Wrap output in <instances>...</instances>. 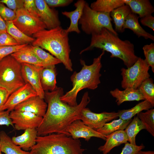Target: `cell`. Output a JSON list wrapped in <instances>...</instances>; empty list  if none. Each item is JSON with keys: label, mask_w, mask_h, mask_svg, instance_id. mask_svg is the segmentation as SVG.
<instances>
[{"label": "cell", "mask_w": 154, "mask_h": 154, "mask_svg": "<svg viewBox=\"0 0 154 154\" xmlns=\"http://www.w3.org/2000/svg\"><path fill=\"white\" fill-rule=\"evenodd\" d=\"M57 72L55 67H44L40 72V81L42 88L45 92H52L57 88Z\"/></svg>", "instance_id": "cb8c5ba5"}, {"label": "cell", "mask_w": 154, "mask_h": 154, "mask_svg": "<svg viewBox=\"0 0 154 154\" xmlns=\"http://www.w3.org/2000/svg\"><path fill=\"white\" fill-rule=\"evenodd\" d=\"M135 154H154V152L151 151H143L140 150L137 152Z\"/></svg>", "instance_id": "7dc6e473"}, {"label": "cell", "mask_w": 154, "mask_h": 154, "mask_svg": "<svg viewBox=\"0 0 154 154\" xmlns=\"http://www.w3.org/2000/svg\"><path fill=\"white\" fill-rule=\"evenodd\" d=\"M110 94L115 98L116 102L118 106L125 102L145 100L138 89L127 88L121 90L116 88L110 91Z\"/></svg>", "instance_id": "ac0fdd59"}, {"label": "cell", "mask_w": 154, "mask_h": 154, "mask_svg": "<svg viewBox=\"0 0 154 154\" xmlns=\"http://www.w3.org/2000/svg\"><path fill=\"white\" fill-rule=\"evenodd\" d=\"M24 8L32 15L40 19L35 0H24Z\"/></svg>", "instance_id": "f35d334b"}, {"label": "cell", "mask_w": 154, "mask_h": 154, "mask_svg": "<svg viewBox=\"0 0 154 154\" xmlns=\"http://www.w3.org/2000/svg\"><path fill=\"white\" fill-rule=\"evenodd\" d=\"M37 135L36 128H28L21 135L13 136L11 138L13 142L19 145L24 151H27L36 143Z\"/></svg>", "instance_id": "d6986e66"}, {"label": "cell", "mask_w": 154, "mask_h": 154, "mask_svg": "<svg viewBox=\"0 0 154 154\" xmlns=\"http://www.w3.org/2000/svg\"><path fill=\"white\" fill-rule=\"evenodd\" d=\"M137 116L144 125L145 129L154 136V109L151 108L145 112H141Z\"/></svg>", "instance_id": "836d02e7"}, {"label": "cell", "mask_w": 154, "mask_h": 154, "mask_svg": "<svg viewBox=\"0 0 154 154\" xmlns=\"http://www.w3.org/2000/svg\"><path fill=\"white\" fill-rule=\"evenodd\" d=\"M143 129H145L144 125L137 116L135 117L124 130L129 143L136 145V137L138 133Z\"/></svg>", "instance_id": "1f68e13d"}, {"label": "cell", "mask_w": 154, "mask_h": 154, "mask_svg": "<svg viewBox=\"0 0 154 154\" xmlns=\"http://www.w3.org/2000/svg\"><path fill=\"white\" fill-rule=\"evenodd\" d=\"M125 4L129 6L132 13L141 18L154 12V7L149 0H128Z\"/></svg>", "instance_id": "603a6c76"}, {"label": "cell", "mask_w": 154, "mask_h": 154, "mask_svg": "<svg viewBox=\"0 0 154 154\" xmlns=\"http://www.w3.org/2000/svg\"><path fill=\"white\" fill-rule=\"evenodd\" d=\"M138 89L145 100L149 102L153 107L154 106V84L153 79L149 78L145 80Z\"/></svg>", "instance_id": "d6a6232c"}, {"label": "cell", "mask_w": 154, "mask_h": 154, "mask_svg": "<svg viewBox=\"0 0 154 154\" xmlns=\"http://www.w3.org/2000/svg\"><path fill=\"white\" fill-rule=\"evenodd\" d=\"M28 44L0 46V61L7 56L19 51Z\"/></svg>", "instance_id": "d590c367"}, {"label": "cell", "mask_w": 154, "mask_h": 154, "mask_svg": "<svg viewBox=\"0 0 154 154\" xmlns=\"http://www.w3.org/2000/svg\"><path fill=\"white\" fill-rule=\"evenodd\" d=\"M149 69L145 59L139 57L130 67L121 69V87L124 89L127 88L138 89L144 80L150 78Z\"/></svg>", "instance_id": "ba28073f"}, {"label": "cell", "mask_w": 154, "mask_h": 154, "mask_svg": "<svg viewBox=\"0 0 154 154\" xmlns=\"http://www.w3.org/2000/svg\"><path fill=\"white\" fill-rule=\"evenodd\" d=\"M142 49L145 58V60L154 73V43H152L145 45Z\"/></svg>", "instance_id": "e575fe53"}, {"label": "cell", "mask_w": 154, "mask_h": 154, "mask_svg": "<svg viewBox=\"0 0 154 154\" xmlns=\"http://www.w3.org/2000/svg\"><path fill=\"white\" fill-rule=\"evenodd\" d=\"M0 16L5 21H13L15 18L16 12L0 3Z\"/></svg>", "instance_id": "8d00e7d4"}, {"label": "cell", "mask_w": 154, "mask_h": 154, "mask_svg": "<svg viewBox=\"0 0 154 154\" xmlns=\"http://www.w3.org/2000/svg\"><path fill=\"white\" fill-rule=\"evenodd\" d=\"M110 13L95 11L86 2L78 24L82 31L87 35L98 33L105 28L118 35L113 27Z\"/></svg>", "instance_id": "8992f818"}, {"label": "cell", "mask_w": 154, "mask_h": 154, "mask_svg": "<svg viewBox=\"0 0 154 154\" xmlns=\"http://www.w3.org/2000/svg\"><path fill=\"white\" fill-rule=\"evenodd\" d=\"M131 13L129 6L125 4L114 9L110 13V17L115 24V30L116 32L122 33L125 31L123 29L124 22Z\"/></svg>", "instance_id": "d4e9b609"}, {"label": "cell", "mask_w": 154, "mask_h": 154, "mask_svg": "<svg viewBox=\"0 0 154 154\" xmlns=\"http://www.w3.org/2000/svg\"><path fill=\"white\" fill-rule=\"evenodd\" d=\"M35 1L40 18L45 24L47 29L60 26L61 22L57 11L51 8L44 0H35Z\"/></svg>", "instance_id": "9a60e30c"}, {"label": "cell", "mask_w": 154, "mask_h": 154, "mask_svg": "<svg viewBox=\"0 0 154 154\" xmlns=\"http://www.w3.org/2000/svg\"><path fill=\"white\" fill-rule=\"evenodd\" d=\"M28 45L11 55L21 64L25 63L40 67H47L46 64L29 49Z\"/></svg>", "instance_id": "7402d4cb"}, {"label": "cell", "mask_w": 154, "mask_h": 154, "mask_svg": "<svg viewBox=\"0 0 154 154\" xmlns=\"http://www.w3.org/2000/svg\"><path fill=\"white\" fill-rule=\"evenodd\" d=\"M9 116L14 127L17 130H25L28 128H37L40 124L42 117L26 111L13 110Z\"/></svg>", "instance_id": "8fae6325"}, {"label": "cell", "mask_w": 154, "mask_h": 154, "mask_svg": "<svg viewBox=\"0 0 154 154\" xmlns=\"http://www.w3.org/2000/svg\"><path fill=\"white\" fill-rule=\"evenodd\" d=\"M118 117V112H104L97 113L92 112L89 108L86 107L82 111L81 120L85 125L96 130L105 123Z\"/></svg>", "instance_id": "30bf717a"}, {"label": "cell", "mask_w": 154, "mask_h": 154, "mask_svg": "<svg viewBox=\"0 0 154 154\" xmlns=\"http://www.w3.org/2000/svg\"><path fill=\"white\" fill-rule=\"evenodd\" d=\"M1 152V151H0V154H2Z\"/></svg>", "instance_id": "c3c4849f"}, {"label": "cell", "mask_w": 154, "mask_h": 154, "mask_svg": "<svg viewBox=\"0 0 154 154\" xmlns=\"http://www.w3.org/2000/svg\"><path fill=\"white\" fill-rule=\"evenodd\" d=\"M0 3L6 4L8 8L15 11L24 8V0H0Z\"/></svg>", "instance_id": "60d3db41"}, {"label": "cell", "mask_w": 154, "mask_h": 154, "mask_svg": "<svg viewBox=\"0 0 154 154\" xmlns=\"http://www.w3.org/2000/svg\"><path fill=\"white\" fill-rule=\"evenodd\" d=\"M96 48L110 52L111 58L121 60L127 68L132 66L139 57L135 53L133 44L128 40H123L105 28L91 35L89 45L80 53Z\"/></svg>", "instance_id": "7a4b0ae2"}, {"label": "cell", "mask_w": 154, "mask_h": 154, "mask_svg": "<svg viewBox=\"0 0 154 154\" xmlns=\"http://www.w3.org/2000/svg\"><path fill=\"white\" fill-rule=\"evenodd\" d=\"M10 112L7 110L0 111V125L9 126L11 125L14 127L12 120L9 116Z\"/></svg>", "instance_id": "b9f144b4"}, {"label": "cell", "mask_w": 154, "mask_h": 154, "mask_svg": "<svg viewBox=\"0 0 154 154\" xmlns=\"http://www.w3.org/2000/svg\"><path fill=\"white\" fill-rule=\"evenodd\" d=\"M144 147L145 146L142 144L140 145H135L127 142L125 143L124 146L119 154H135Z\"/></svg>", "instance_id": "ab89813d"}, {"label": "cell", "mask_w": 154, "mask_h": 154, "mask_svg": "<svg viewBox=\"0 0 154 154\" xmlns=\"http://www.w3.org/2000/svg\"><path fill=\"white\" fill-rule=\"evenodd\" d=\"M6 32V21L0 16V34Z\"/></svg>", "instance_id": "bcb514c9"}, {"label": "cell", "mask_w": 154, "mask_h": 154, "mask_svg": "<svg viewBox=\"0 0 154 154\" xmlns=\"http://www.w3.org/2000/svg\"><path fill=\"white\" fill-rule=\"evenodd\" d=\"M37 96V93L32 87L26 83L11 94L0 111L13 110L18 105L32 97Z\"/></svg>", "instance_id": "4fadbf2b"}, {"label": "cell", "mask_w": 154, "mask_h": 154, "mask_svg": "<svg viewBox=\"0 0 154 154\" xmlns=\"http://www.w3.org/2000/svg\"><path fill=\"white\" fill-rule=\"evenodd\" d=\"M0 146H1V144H0Z\"/></svg>", "instance_id": "681fc988"}, {"label": "cell", "mask_w": 154, "mask_h": 154, "mask_svg": "<svg viewBox=\"0 0 154 154\" xmlns=\"http://www.w3.org/2000/svg\"><path fill=\"white\" fill-rule=\"evenodd\" d=\"M10 95L5 88L0 86V110Z\"/></svg>", "instance_id": "f6af8a7d"}, {"label": "cell", "mask_w": 154, "mask_h": 154, "mask_svg": "<svg viewBox=\"0 0 154 154\" xmlns=\"http://www.w3.org/2000/svg\"><path fill=\"white\" fill-rule=\"evenodd\" d=\"M25 84L21 63L11 55L0 61V86L6 89L11 94Z\"/></svg>", "instance_id": "52a82bcc"}, {"label": "cell", "mask_w": 154, "mask_h": 154, "mask_svg": "<svg viewBox=\"0 0 154 154\" xmlns=\"http://www.w3.org/2000/svg\"><path fill=\"white\" fill-rule=\"evenodd\" d=\"M19 45L13 38L7 32L0 34V46H14Z\"/></svg>", "instance_id": "74e56055"}, {"label": "cell", "mask_w": 154, "mask_h": 154, "mask_svg": "<svg viewBox=\"0 0 154 154\" xmlns=\"http://www.w3.org/2000/svg\"><path fill=\"white\" fill-rule=\"evenodd\" d=\"M79 139H74L65 134L53 133L37 136L36 143L29 154H83Z\"/></svg>", "instance_id": "5b68a950"}, {"label": "cell", "mask_w": 154, "mask_h": 154, "mask_svg": "<svg viewBox=\"0 0 154 154\" xmlns=\"http://www.w3.org/2000/svg\"><path fill=\"white\" fill-rule=\"evenodd\" d=\"M63 93L61 87H57L52 92H45L44 99L48 104L47 107L40 124L36 128L38 136L53 133H62L70 136L67 131L68 127L74 121L81 119L82 110L90 101L88 93H84L80 103L75 106L61 101L60 98Z\"/></svg>", "instance_id": "6da1fadb"}, {"label": "cell", "mask_w": 154, "mask_h": 154, "mask_svg": "<svg viewBox=\"0 0 154 154\" xmlns=\"http://www.w3.org/2000/svg\"><path fill=\"white\" fill-rule=\"evenodd\" d=\"M138 16L131 12L129 14L124 22L123 29L131 30L138 37H142L146 39H150L154 41V36L145 30L139 22Z\"/></svg>", "instance_id": "44dd1931"}, {"label": "cell", "mask_w": 154, "mask_h": 154, "mask_svg": "<svg viewBox=\"0 0 154 154\" xmlns=\"http://www.w3.org/2000/svg\"><path fill=\"white\" fill-rule=\"evenodd\" d=\"M6 32L10 35L19 45L32 43L35 38L24 34L17 28L12 21H6Z\"/></svg>", "instance_id": "f1b7e54d"}, {"label": "cell", "mask_w": 154, "mask_h": 154, "mask_svg": "<svg viewBox=\"0 0 154 154\" xmlns=\"http://www.w3.org/2000/svg\"><path fill=\"white\" fill-rule=\"evenodd\" d=\"M104 144L98 149L103 154H107L114 147L127 142L128 139L124 130H119L106 136Z\"/></svg>", "instance_id": "ffe728a7"}, {"label": "cell", "mask_w": 154, "mask_h": 154, "mask_svg": "<svg viewBox=\"0 0 154 154\" xmlns=\"http://www.w3.org/2000/svg\"><path fill=\"white\" fill-rule=\"evenodd\" d=\"M29 49L33 52L47 67H55V65L61 63L59 60L41 48L32 45H28Z\"/></svg>", "instance_id": "f546056e"}, {"label": "cell", "mask_w": 154, "mask_h": 154, "mask_svg": "<svg viewBox=\"0 0 154 154\" xmlns=\"http://www.w3.org/2000/svg\"><path fill=\"white\" fill-rule=\"evenodd\" d=\"M21 64L22 75L25 83L30 84L37 96L44 99L45 92L42 88L40 78L41 71L44 67L25 63Z\"/></svg>", "instance_id": "7c38bea8"}, {"label": "cell", "mask_w": 154, "mask_h": 154, "mask_svg": "<svg viewBox=\"0 0 154 154\" xmlns=\"http://www.w3.org/2000/svg\"><path fill=\"white\" fill-rule=\"evenodd\" d=\"M67 131L70 136L75 139L83 138L86 141H88L93 137L105 140L106 139V136L85 125L81 119L73 122L68 127Z\"/></svg>", "instance_id": "5bb4252c"}, {"label": "cell", "mask_w": 154, "mask_h": 154, "mask_svg": "<svg viewBox=\"0 0 154 154\" xmlns=\"http://www.w3.org/2000/svg\"><path fill=\"white\" fill-rule=\"evenodd\" d=\"M0 151L5 154H29L13 143L11 138L4 131L0 132Z\"/></svg>", "instance_id": "4316f807"}, {"label": "cell", "mask_w": 154, "mask_h": 154, "mask_svg": "<svg viewBox=\"0 0 154 154\" xmlns=\"http://www.w3.org/2000/svg\"><path fill=\"white\" fill-rule=\"evenodd\" d=\"M68 34L66 29L61 26L51 29H44L32 36L35 40L32 45L47 50L59 60L66 69L72 71Z\"/></svg>", "instance_id": "3957f363"}, {"label": "cell", "mask_w": 154, "mask_h": 154, "mask_svg": "<svg viewBox=\"0 0 154 154\" xmlns=\"http://www.w3.org/2000/svg\"><path fill=\"white\" fill-rule=\"evenodd\" d=\"M128 0H97L91 4L92 9L100 12L110 13L113 10L125 4Z\"/></svg>", "instance_id": "484cf974"}, {"label": "cell", "mask_w": 154, "mask_h": 154, "mask_svg": "<svg viewBox=\"0 0 154 154\" xmlns=\"http://www.w3.org/2000/svg\"><path fill=\"white\" fill-rule=\"evenodd\" d=\"M140 21L142 25L154 31V17L151 15L141 18Z\"/></svg>", "instance_id": "ee69618b"}, {"label": "cell", "mask_w": 154, "mask_h": 154, "mask_svg": "<svg viewBox=\"0 0 154 154\" xmlns=\"http://www.w3.org/2000/svg\"><path fill=\"white\" fill-rule=\"evenodd\" d=\"M15 12L16 17L12 21L17 28L26 35L31 37L46 29L45 24L40 19L32 15L24 8Z\"/></svg>", "instance_id": "9c48e42d"}, {"label": "cell", "mask_w": 154, "mask_h": 154, "mask_svg": "<svg viewBox=\"0 0 154 154\" xmlns=\"http://www.w3.org/2000/svg\"><path fill=\"white\" fill-rule=\"evenodd\" d=\"M50 7H64L68 5L73 1V0H44Z\"/></svg>", "instance_id": "7bdbcfd3"}, {"label": "cell", "mask_w": 154, "mask_h": 154, "mask_svg": "<svg viewBox=\"0 0 154 154\" xmlns=\"http://www.w3.org/2000/svg\"><path fill=\"white\" fill-rule=\"evenodd\" d=\"M47 107V104L44 99L37 96L31 97L18 105L14 110L30 112L43 117Z\"/></svg>", "instance_id": "2e32d148"}, {"label": "cell", "mask_w": 154, "mask_h": 154, "mask_svg": "<svg viewBox=\"0 0 154 154\" xmlns=\"http://www.w3.org/2000/svg\"><path fill=\"white\" fill-rule=\"evenodd\" d=\"M105 52L102 50L100 55L93 59L92 63L90 65L86 64L84 60H80L82 68L79 72H74L71 76L72 87L60 97L61 101L71 106H76L78 104L76 99L80 91L86 88L94 90L98 87L101 82V59Z\"/></svg>", "instance_id": "277c9868"}, {"label": "cell", "mask_w": 154, "mask_h": 154, "mask_svg": "<svg viewBox=\"0 0 154 154\" xmlns=\"http://www.w3.org/2000/svg\"><path fill=\"white\" fill-rule=\"evenodd\" d=\"M153 108L151 104L144 100L129 109L123 110L118 111L119 118L124 120L131 119L135 115L143 110H147Z\"/></svg>", "instance_id": "83f0119b"}, {"label": "cell", "mask_w": 154, "mask_h": 154, "mask_svg": "<svg viewBox=\"0 0 154 154\" xmlns=\"http://www.w3.org/2000/svg\"><path fill=\"white\" fill-rule=\"evenodd\" d=\"M86 2L84 0H78L74 4L76 7L75 10L70 11L62 12V14L70 20V25L66 29L68 33L72 32H75L77 34L80 33L78 27V22L82 14Z\"/></svg>", "instance_id": "e0dca14e"}, {"label": "cell", "mask_w": 154, "mask_h": 154, "mask_svg": "<svg viewBox=\"0 0 154 154\" xmlns=\"http://www.w3.org/2000/svg\"><path fill=\"white\" fill-rule=\"evenodd\" d=\"M132 119L124 120L119 118L111 122L105 123L96 131L106 137L111 133L119 130H124L131 121Z\"/></svg>", "instance_id": "4dcf8cb0"}]
</instances>
